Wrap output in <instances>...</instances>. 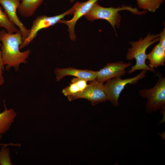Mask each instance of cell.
Returning <instances> with one entry per match:
<instances>
[{"label":"cell","mask_w":165,"mask_h":165,"mask_svg":"<svg viewBox=\"0 0 165 165\" xmlns=\"http://www.w3.org/2000/svg\"><path fill=\"white\" fill-rule=\"evenodd\" d=\"M0 39L2 61L6 68L8 70L11 68L19 71L20 64H26L31 53L30 50L21 52L19 49L22 43V35L19 30L13 33H8L4 29L0 31Z\"/></svg>","instance_id":"6da1fadb"},{"label":"cell","mask_w":165,"mask_h":165,"mask_svg":"<svg viewBox=\"0 0 165 165\" xmlns=\"http://www.w3.org/2000/svg\"><path fill=\"white\" fill-rule=\"evenodd\" d=\"M159 40V34H148L144 38H141L137 41H130L131 47L128 49L126 56V58L129 60L134 59L136 60L135 64L128 71L131 74L136 70H144L155 72L154 68H150L145 64L147 59L146 51L149 46Z\"/></svg>","instance_id":"7a4b0ae2"},{"label":"cell","mask_w":165,"mask_h":165,"mask_svg":"<svg viewBox=\"0 0 165 165\" xmlns=\"http://www.w3.org/2000/svg\"><path fill=\"white\" fill-rule=\"evenodd\" d=\"M125 10L130 12L134 14L138 15H142L147 12L145 10L139 11L136 8H133L130 6L125 5L116 8L104 7L96 2L84 16L86 19L90 21L97 19L107 20L111 24L117 35L116 27L119 28L121 22V17L119 12Z\"/></svg>","instance_id":"3957f363"},{"label":"cell","mask_w":165,"mask_h":165,"mask_svg":"<svg viewBox=\"0 0 165 165\" xmlns=\"http://www.w3.org/2000/svg\"><path fill=\"white\" fill-rule=\"evenodd\" d=\"M156 75L158 79L153 87L138 91L140 96L147 99L145 109L148 114L155 112L165 106V77L159 72Z\"/></svg>","instance_id":"277c9868"},{"label":"cell","mask_w":165,"mask_h":165,"mask_svg":"<svg viewBox=\"0 0 165 165\" xmlns=\"http://www.w3.org/2000/svg\"><path fill=\"white\" fill-rule=\"evenodd\" d=\"M147 71L142 70L137 75L132 78L122 79L117 77L106 81L104 89L108 100L115 107L119 105V98L121 93L128 84H135L140 79L146 76Z\"/></svg>","instance_id":"5b68a950"},{"label":"cell","mask_w":165,"mask_h":165,"mask_svg":"<svg viewBox=\"0 0 165 165\" xmlns=\"http://www.w3.org/2000/svg\"><path fill=\"white\" fill-rule=\"evenodd\" d=\"M79 2H76L72 7L64 13L53 16L45 15L38 16L33 21L32 26L30 29V32L28 37L20 46V50L28 45L36 37L38 31L41 29L53 26L67 15L73 14L74 11Z\"/></svg>","instance_id":"8992f818"},{"label":"cell","mask_w":165,"mask_h":165,"mask_svg":"<svg viewBox=\"0 0 165 165\" xmlns=\"http://www.w3.org/2000/svg\"><path fill=\"white\" fill-rule=\"evenodd\" d=\"M69 101L79 98H84L94 105L108 101L105 93L103 83L96 79L90 81L82 91L67 96Z\"/></svg>","instance_id":"52a82bcc"},{"label":"cell","mask_w":165,"mask_h":165,"mask_svg":"<svg viewBox=\"0 0 165 165\" xmlns=\"http://www.w3.org/2000/svg\"><path fill=\"white\" fill-rule=\"evenodd\" d=\"M132 64L131 62L124 63L122 61L108 63L97 71L96 80L103 83L117 77H121L127 73L126 69Z\"/></svg>","instance_id":"ba28073f"},{"label":"cell","mask_w":165,"mask_h":165,"mask_svg":"<svg viewBox=\"0 0 165 165\" xmlns=\"http://www.w3.org/2000/svg\"><path fill=\"white\" fill-rule=\"evenodd\" d=\"M20 1L21 0H0V4L10 19L19 28L23 42L28 36L30 30V29L27 28L21 21L16 14V10Z\"/></svg>","instance_id":"9c48e42d"},{"label":"cell","mask_w":165,"mask_h":165,"mask_svg":"<svg viewBox=\"0 0 165 165\" xmlns=\"http://www.w3.org/2000/svg\"><path fill=\"white\" fill-rule=\"evenodd\" d=\"M102 0H88L85 2H79L73 13L74 16L69 20H61L58 23H64L68 27V31L69 36L72 41H75L76 39L75 33V27L77 21L82 16H84L90 9L93 5L98 1Z\"/></svg>","instance_id":"30bf717a"},{"label":"cell","mask_w":165,"mask_h":165,"mask_svg":"<svg viewBox=\"0 0 165 165\" xmlns=\"http://www.w3.org/2000/svg\"><path fill=\"white\" fill-rule=\"evenodd\" d=\"M54 73L57 81L68 75L74 76L91 81L96 79L97 74V71L87 69H78L72 68H56L55 69Z\"/></svg>","instance_id":"8fae6325"},{"label":"cell","mask_w":165,"mask_h":165,"mask_svg":"<svg viewBox=\"0 0 165 165\" xmlns=\"http://www.w3.org/2000/svg\"><path fill=\"white\" fill-rule=\"evenodd\" d=\"M147 59L149 60L148 66L151 68H156L164 65L165 50L159 43L153 48L152 51L147 54Z\"/></svg>","instance_id":"7c38bea8"},{"label":"cell","mask_w":165,"mask_h":165,"mask_svg":"<svg viewBox=\"0 0 165 165\" xmlns=\"http://www.w3.org/2000/svg\"><path fill=\"white\" fill-rule=\"evenodd\" d=\"M5 109L0 113V134L6 133L9 129L14 122L17 114L12 108L8 109L4 101Z\"/></svg>","instance_id":"4fadbf2b"},{"label":"cell","mask_w":165,"mask_h":165,"mask_svg":"<svg viewBox=\"0 0 165 165\" xmlns=\"http://www.w3.org/2000/svg\"><path fill=\"white\" fill-rule=\"evenodd\" d=\"M44 0H21L18 8L20 14L24 17L32 16Z\"/></svg>","instance_id":"5bb4252c"},{"label":"cell","mask_w":165,"mask_h":165,"mask_svg":"<svg viewBox=\"0 0 165 165\" xmlns=\"http://www.w3.org/2000/svg\"><path fill=\"white\" fill-rule=\"evenodd\" d=\"M86 79L76 77L72 79L69 86L64 89L62 93L66 96L81 92L87 86Z\"/></svg>","instance_id":"9a60e30c"},{"label":"cell","mask_w":165,"mask_h":165,"mask_svg":"<svg viewBox=\"0 0 165 165\" xmlns=\"http://www.w3.org/2000/svg\"><path fill=\"white\" fill-rule=\"evenodd\" d=\"M0 27L4 28L9 33L13 34L19 31L2 10L0 4Z\"/></svg>","instance_id":"2e32d148"},{"label":"cell","mask_w":165,"mask_h":165,"mask_svg":"<svg viewBox=\"0 0 165 165\" xmlns=\"http://www.w3.org/2000/svg\"><path fill=\"white\" fill-rule=\"evenodd\" d=\"M138 7L145 11L155 12L165 0H136Z\"/></svg>","instance_id":"e0dca14e"},{"label":"cell","mask_w":165,"mask_h":165,"mask_svg":"<svg viewBox=\"0 0 165 165\" xmlns=\"http://www.w3.org/2000/svg\"><path fill=\"white\" fill-rule=\"evenodd\" d=\"M6 146L2 145L0 151V165H13L10 157L9 149L6 148Z\"/></svg>","instance_id":"ac0fdd59"},{"label":"cell","mask_w":165,"mask_h":165,"mask_svg":"<svg viewBox=\"0 0 165 165\" xmlns=\"http://www.w3.org/2000/svg\"><path fill=\"white\" fill-rule=\"evenodd\" d=\"M159 34V43L165 50V28L161 31Z\"/></svg>","instance_id":"d6986e66"},{"label":"cell","mask_w":165,"mask_h":165,"mask_svg":"<svg viewBox=\"0 0 165 165\" xmlns=\"http://www.w3.org/2000/svg\"><path fill=\"white\" fill-rule=\"evenodd\" d=\"M2 44L0 39V73L2 74L3 71H4V65L3 64L2 59V54L1 48Z\"/></svg>","instance_id":"ffe728a7"},{"label":"cell","mask_w":165,"mask_h":165,"mask_svg":"<svg viewBox=\"0 0 165 165\" xmlns=\"http://www.w3.org/2000/svg\"><path fill=\"white\" fill-rule=\"evenodd\" d=\"M2 135L0 134V142L2 138ZM0 145H5L6 146H8L9 145H13V146H20V144H13V143H10V144H3L0 143Z\"/></svg>","instance_id":"44dd1931"},{"label":"cell","mask_w":165,"mask_h":165,"mask_svg":"<svg viewBox=\"0 0 165 165\" xmlns=\"http://www.w3.org/2000/svg\"><path fill=\"white\" fill-rule=\"evenodd\" d=\"M4 79L2 74L0 73V87L4 84Z\"/></svg>","instance_id":"7402d4cb"},{"label":"cell","mask_w":165,"mask_h":165,"mask_svg":"<svg viewBox=\"0 0 165 165\" xmlns=\"http://www.w3.org/2000/svg\"><path fill=\"white\" fill-rule=\"evenodd\" d=\"M70 1V2H74V1L75 0H69Z\"/></svg>","instance_id":"603a6c76"}]
</instances>
